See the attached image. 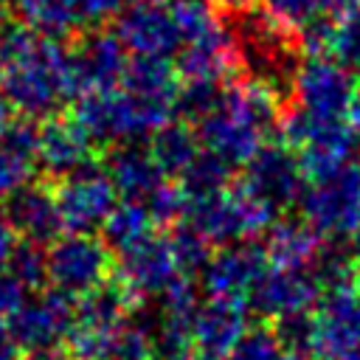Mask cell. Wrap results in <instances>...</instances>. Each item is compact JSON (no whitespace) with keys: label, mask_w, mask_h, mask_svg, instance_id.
<instances>
[{"label":"cell","mask_w":360,"mask_h":360,"mask_svg":"<svg viewBox=\"0 0 360 360\" xmlns=\"http://www.w3.org/2000/svg\"><path fill=\"white\" fill-rule=\"evenodd\" d=\"M6 273L11 278H17L25 290H37L45 278H48V253L34 245V242H17L8 264H6Z\"/></svg>","instance_id":"cell-31"},{"label":"cell","mask_w":360,"mask_h":360,"mask_svg":"<svg viewBox=\"0 0 360 360\" xmlns=\"http://www.w3.org/2000/svg\"><path fill=\"white\" fill-rule=\"evenodd\" d=\"M304 180L307 174L298 155L281 141H267L245 163L239 186L262 200L273 214H278L304 197Z\"/></svg>","instance_id":"cell-8"},{"label":"cell","mask_w":360,"mask_h":360,"mask_svg":"<svg viewBox=\"0 0 360 360\" xmlns=\"http://www.w3.org/2000/svg\"><path fill=\"white\" fill-rule=\"evenodd\" d=\"M143 307L141 298H135L115 276L90 290L87 295L79 298L76 304V323L98 332H118L124 329L132 315Z\"/></svg>","instance_id":"cell-21"},{"label":"cell","mask_w":360,"mask_h":360,"mask_svg":"<svg viewBox=\"0 0 360 360\" xmlns=\"http://www.w3.org/2000/svg\"><path fill=\"white\" fill-rule=\"evenodd\" d=\"M332 59L349 70H360V8H349L335 17V39Z\"/></svg>","instance_id":"cell-33"},{"label":"cell","mask_w":360,"mask_h":360,"mask_svg":"<svg viewBox=\"0 0 360 360\" xmlns=\"http://www.w3.org/2000/svg\"><path fill=\"white\" fill-rule=\"evenodd\" d=\"M6 217L22 242H53L62 231L53 186L48 180H31L6 200Z\"/></svg>","instance_id":"cell-15"},{"label":"cell","mask_w":360,"mask_h":360,"mask_svg":"<svg viewBox=\"0 0 360 360\" xmlns=\"http://www.w3.org/2000/svg\"><path fill=\"white\" fill-rule=\"evenodd\" d=\"M0 65L3 98L25 115H45L65 96L79 90L73 65L48 45H31L22 34H11L0 42Z\"/></svg>","instance_id":"cell-2"},{"label":"cell","mask_w":360,"mask_h":360,"mask_svg":"<svg viewBox=\"0 0 360 360\" xmlns=\"http://www.w3.org/2000/svg\"><path fill=\"white\" fill-rule=\"evenodd\" d=\"M0 360H20V346L11 340L8 329H0Z\"/></svg>","instance_id":"cell-41"},{"label":"cell","mask_w":360,"mask_h":360,"mask_svg":"<svg viewBox=\"0 0 360 360\" xmlns=\"http://www.w3.org/2000/svg\"><path fill=\"white\" fill-rule=\"evenodd\" d=\"M31 169L34 160L20 158L8 149H0V202H6L14 191H20L25 183H31Z\"/></svg>","instance_id":"cell-36"},{"label":"cell","mask_w":360,"mask_h":360,"mask_svg":"<svg viewBox=\"0 0 360 360\" xmlns=\"http://www.w3.org/2000/svg\"><path fill=\"white\" fill-rule=\"evenodd\" d=\"M281 98L262 82L242 79L225 84L219 107L197 124L200 146L228 166H245L281 121Z\"/></svg>","instance_id":"cell-1"},{"label":"cell","mask_w":360,"mask_h":360,"mask_svg":"<svg viewBox=\"0 0 360 360\" xmlns=\"http://www.w3.org/2000/svg\"><path fill=\"white\" fill-rule=\"evenodd\" d=\"M292 107L301 112L323 121H349L360 129V82L340 62L304 59L292 79Z\"/></svg>","instance_id":"cell-5"},{"label":"cell","mask_w":360,"mask_h":360,"mask_svg":"<svg viewBox=\"0 0 360 360\" xmlns=\"http://www.w3.org/2000/svg\"><path fill=\"white\" fill-rule=\"evenodd\" d=\"M146 211L152 217L155 225H172L177 219L186 217V194L180 188V183H169L163 180L149 197H146Z\"/></svg>","instance_id":"cell-35"},{"label":"cell","mask_w":360,"mask_h":360,"mask_svg":"<svg viewBox=\"0 0 360 360\" xmlns=\"http://www.w3.org/2000/svg\"><path fill=\"white\" fill-rule=\"evenodd\" d=\"M124 84L127 93L149 101V104H160V107H172L174 110V98H177V68H172L166 59L158 56H135L127 65L124 73Z\"/></svg>","instance_id":"cell-23"},{"label":"cell","mask_w":360,"mask_h":360,"mask_svg":"<svg viewBox=\"0 0 360 360\" xmlns=\"http://www.w3.org/2000/svg\"><path fill=\"white\" fill-rule=\"evenodd\" d=\"M22 301H25V287L17 278H11L6 270H0V329L8 326V321L22 307Z\"/></svg>","instance_id":"cell-38"},{"label":"cell","mask_w":360,"mask_h":360,"mask_svg":"<svg viewBox=\"0 0 360 360\" xmlns=\"http://www.w3.org/2000/svg\"><path fill=\"white\" fill-rule=\"evenodd\" d=\"M262 248L267 264L278 270H312L321 259V236L307 219H276Z\"/></svg>","instance_id":"cell-20"},{"label":"cell","mask_w":360,"mask_h":360,"mask_svg":"<svg viewBox=\"0 0 360 360\" xmlns=\"http://www.w3.org/2000/svg\"><path fill=\"white\" fill-rule=\"evenodd\" d=\"M357 343H360V292L354 290V284L323 290L318 307L312 309L309 354L318 360H332Z\"/></svg>","instance_id":"cell-11"},{"label":"cell","mask_w":360,"mask_h":360,"mask_svg":"<svg viewBox=\"0 0 360 360\" xmlns=\"http://www.w3.org/2000/svg\"><path fill=\"white\" fill-rule=\"evenodd\" d=\"M101 166H104L110 183L115 186V191L132 202H146V197L166 180L160 174V169L155 166L149 149H143L138 143L112 146Z\"/></svg>","instance_id":"cell-19"},{"label":"cell","mask_w":360,"mask_h":360,"mask_svg":"<svg viewBox=\"0 0 360 360\" xmlns=\"http://www.w3.org/2000/svg\"><path fill=\"white\" fill-rule=\"evenodd\" d=\"M281 357H284V346L276 329L270 323H259L245 332V338L233 346V352L225 360H281Z\"/></svg>","instance_id":"cell-34"},{"label":"cell","mask_w":360,"mask_h":360,"mask_svg":"<svg viewBox=\"0 0 360 360\" xmlns=\"http://www.w3.org/2000/svg\"><path fill=\"white\" fill-rule=\"evenodd\" d=\"M127 53L121 39L115 37H96L84 45V51L73 62V79L79 90L107 93L112 90L127 73Z\"/></svg>","instance_id":"cell-22"},{"label":"cell","mask_w":360,"mask_h":360,"mask_svg":"<svg viewBox=\"0 0 360 360\" xmlns=\"http://www.w3.org/2000/svg\"><path fill=\"white\" fill-rule=\"evenodd\" d=\"M169 8L177 22V31H180V48L188 42L205 39L222 28L217 8L208 0H174Z\"/></svg>","instance_id":"cell-28"},{"label":"cell","mask_w":360,"mask_h":360,"mask_svg":"<svg viewBox=\"0 0 360 360\" xmlns=\"http://www.w3.org/2000/svg\"><path fill=\"white\" fill-rule=\"evenodd\" d=\"M194 231H200L211 245H242L250 242L253 236L270 231L276 222V214L256 200L250 191H245L239 183L202 197V200H186V217H183Z\"/></svg>","instance_id":"cell-3"},{"label":"cell","mask_w":360,"mask_h":360,"mask_svg":"<svg viewBox=\"0 0 360 360\" xmlns=\"http://www.w3.org/2000/svg\"><path fill=\"white\" fill-rule=\"evenodd\" d=\"M301 208L321 239L360 242V166L346 163L332 177L312 183L301 197Z\"/></svg>","instance_id":"cell-6"},{"label":"cell","mask_w":360,"mask_h":360,"mask_svg":"<svg viewBox=\"0 0 360 360\" xmlns=\"http://www.w3.org/2000/svg\"><path fill=\"white\" fill-rule=\"evenodd\" d=\"M332 360H360V343L352 346V349H346V352H340V354L332 357Z\"/></svg>","instance_id":"cell-43"},{"label":"cell","mask_w":360,"mask_h":360,"mask_svg":"<svg viewBox=\"0 0 360 360\" xmlns=\"http://www.w3.org/2000/svg\"><path fill=\"white\" fill-rule=\"evenodd\" d=\"M262 8L281 28L295 34L304 22H309L315 17H340L354 6H352V0H262Z\"/></svg>","instance_id":"cell-27"},{"label":"cell","mask_w":360,"mask_h":360,"mask_svg":"<svg viewBox=\"0 0 360 360\" xmlns=\"http://www.w3.org/2000/svg\"><path fill=\"white\" fill-rule=\"evenodd\" d=\"M73 326H76L73 298L51 287L37 292L34 298H25L6 329L20 349L37 352V349H51L68 340Z\"/></svg>","instance_id":"cell-10"},{"label":"cell","mask_w":360,"mask_h":360,"mask_svg":"<svg viewBox=\"0 0 360 360\" xmlns=\"http://www.w3.org/2000/svg\"><path fill=\"white\" fill-rule=\"evenodd\" d=\"M172 107L141 101L129 93L107 90L87 93L76 110V121L90 135L93 143H132L146 132H158L169 124Z\"/></svg>","instance_id":"cell-4"},{"label":"cell","mask_w":360,"mask_h":360,"mask_svg":"<svg viewBox=\"0 0 360 360\" xmlns=\"http://www.w3.org/2000/svg\"><path fill=\"white\" fill-rule=\"evenodd\" d=\"M118 39L138 56L166 59L169 53L180 51V31L172 17V8L160 3L132 6L118 22Z\"/></svg>","instance_id":"cell-16"},{"label":"cell","mask_w":360,"mask_h":360,"mask_svg":"<svg viewBox=\"0 0 360 360\" xmlns=\"http://www.w3.org/2000/svg\"><path fill=\"white\" fill-rule=\"evenodd\" d=\"M152 326H155V323L129 321L124 329H118V332L112 335L107 360H155Z\"/></svg>","instance_id":"cell-32"},{"label":"cell","mask_w":360,"mask_h":360,"mask_svg":"<svg viewBox=\"0 0 360 360\" xmlns=\"http://www.w3.org/2000/svg\"><path fill=\"white\" fill-rule=\"evenodd\" d=\"M169 245H172L177 270H180V276H186V278L202 273V267H205L208 259L214 256L211 242H208L200 231H194L188 222L174 225V231L169 233Z\"/></svg>","instance_id":"cell-29"},{"label":"cell","mask_w":360,"mask_h":360,"mask_svg":"<svg viewBox=\"0 0 360 360\" xmlns=\"http://www.w3.org/2000/svg\"><path fill=\"white\" fill-rule=\"evenodd\" d=\"M264 270H267L264 248L253 242H242V245H228L217 250L202 267L200 278H202V290L208 292V298H228V301L248 304Z\"/></svg>","instance_id":"cell-14"},{"label":"cell","mask_w":360,"mask_h":360,"mask_svg":"<svg viewBox=\"0 0 360 360\" xmlns=\"http://www.w3.org/2000/svg\"><path fill=\"white\" fill-rule=\"evenodd\" d=\"M177 276L180 270H177L169 236H163L160 231H152L141 242L121 250L115 262V278L141 301L149 295L160 298Z\"/></svg>","instance_id":"cell-12"},{"label":"cell","mask_w":360,"mask_h":360,"mask_svg":"<svg viewBox=\"0 0 360 360\" xmlns=\"http://www.w3.org/2000/svg\"><path fill=\"white\" fill-rule=\"evenodd\" d=\"M8 124H11V115H8V101L0 96V132H3Z\"/></svg>","instance_id":"cell-42"},{"label":"cell","mask_w":360,"mask_h":360,"mask_svg":"<svg viewBox=\"0 0 360 360\" xmlns=\"http://www.w3.org/2000/svg\"><path fill=\"white\" fill-rule=\"evenodd\" d=\"M231 169L233 166H228L222 158L202 149L194 158V163L180 174V188H183L186 200H202V197H211V194L231 188L233 186Z\"/></svg>","instance_id":"cell-26"},{"label":"cell","mask_w":360,"mask_h":360,"mask_svg":"<svg viewBox=\"0 0 360 360\" xmlns=\"http://www.w3.org/2000/svg\"><path fill=\"white\" fill-rule=\"evenodd\" d=\"M93 141L76 118H51L39 129L37 160L45 174L62 180L82 166L93 163Z\"/></svg>","instance_id":"cell-17"},{"label":"cell","mask_w":360,"mask_h":360,"mask_svg":"<svg viewBox=\"0 0 360 360\" xmlns=\"http://www.w3.org/2000/svg\"><path fill=\"white\" fill-rule=\"evenodd\" d=\"M281 360H312L309 354H304V352H284V357Z\"/></svg>","instance_id":"cell-44"},{"label":"cell","mask_w":360,"mask_h":360,"mask_svg":"<svg viewBox=\"0 0 360 360\" xmlns=\"http://www.w3.org/2000/svg\"><path fill=\"white\" fill-rule=\"evenodd\" d=\"M22 360H73V354L62 346H51V349H37V352H28Z\"/></svg>","instance_id":"cell-40"},{"label":"cell","mask_w":360,"mask_h":360,"mask_svg":"<svg viewBox=\"0 0 360 360\" xmlns=\"http://www.w3.org/2000/svg\"><path fill=\"white\" fill-rule=\"evenodd\" d=\"M143 3H160V0H143Z\"/></svg>","instance_id":"cell-46"},{"label":"cell","mask_w":360,"mask_h":360,"mask_svg":"<svg viewBox=\"0 0 360 360\" xmlns=\"http://www.w3.org/2000/svg\"><path fill=\"white\" fill-rule=\"evenodd\" d=\"M248 304L208 298L194 318V349L211 357H228L248 332Z\"/></svg>","instance_id":"cell-18"},{"label":"cell","mask_w":360,"mask_h":360,"mask_svg":"<svg viewBox=\"0 0 360 360\" xmlns=\"http://www.w3.org/2000/svg\"><path fill=\"white\" fill-rule=\"evenodd\" d=\"M222 93H225L222 82H183L174 98V112L200 124L205 115H211L219 107Z\"/></svg>","instance_id":"cell-30"},{"label":"cell","mask_w":360,"mask_h":360,"mask_svg":"<svg viewBox=\"0 0 360 360\" xmlns=\"http://www.w3.org/2000/svg\"><path fill=\"white\" fill-rule=\"evenodd\" d=\"M200 152L202 146H200L197 129H191L183 121H169L166 127L152 132V141H149V155L163 177H180Z\"/></svg>","instance_id":"cell-24"},{"label":"cell","mask_w":360,"mask_h":360,"mask_svg":"<svg viewBox=\"0 0 360 360\" xmlns=\"http://www.w3.org/2000/svg\"><path fill=\"white\" fill-rule=\"evenodd\" d=\"M53 194H56L62 228H68V233H93L107 222L110 211L118 205L115 202L118 191L110 183L104 166H98L96 160L56 180Z\"/></svg>","instance_id":"cell-9"},{"label":"cell","mask_w":360,"mask_h":360,"mask_svg":"<svg viewBox=\"0 0 360 360\" xmlns=\"http://www.w3.org/2000/svg\"><path fill=\"white\" fill-rule=\"evenodd\" d=\"M17 242H20L17 231L11 228L6 211H0V270H6V264H8V259H11L14 248H17Z\"/></svg>","instance_id":"cell-39"},{"label":"cell","mask_w":360,"mask_h":360,"mask_svg":"<svg viewBox=\"0 0 360 360\" xmlns=\"http://www.w3.org/2000/svg\"><path fill=\"white\" fill-rule=\"evenodd\" d=\"M321 295L323 290L312 270H278L267 264L248 304L267 321H284L295 315H309L318 307Z\"/></svg>","instance_id":"cell-13"},{"label":"cell","mask_w":360,"mask_h":360,"mask_svg":"<svg viewBox=\"0 0 360 360\" xmlns=\"http://www.w3.org/2000/svg\"><path fill=\"white\" fill-rule=\"evenodd\" d=\"M155 228H158V225L152 222L146 205H143V202H132V200H121V202L110 211L107 222L101 225L104 242H107L110 250H115V253H121V250H127L129 245L141 242V239L149 236Z\"/></svg>","instance_id":"cell-25"},{"label":"cell","mask_w":360,"mask_h":360,"mask_svg":"<svg viewBox=\"0 0 360 360\" xmlns=\"http://www.w3.org/2000/svg\"><path fill=\"white\" fill-rule=\"evenodd\" d=\"M73 3L79 6V0H25L28 17L37 20L45 28H65L70 14H73Z\"/></svg>","instance_id":"cell-37"},{"label":"cell","mask_w":360,"mask_h":360,"mask_svg":"<svg viewBox=\"0 0 360 360\" xmlns=\"http://www.w3.org/2000/svg\"><path fill=\"white\" fill-rule=\"evenodd\" d=\"M191 360H225V357H211V354H200V352H197Z\"/></svg>","instance_id":"cell-45"},{"label":"cell","mask_w":360,"mask_h":360,"mask_svg":"<svg viewBox=\"0 0 360 360\" xmlns=\"http://www.w3.org/2000/svg\"><path fill=\"white\" fill-rule=\"evenodd\" d=\"M48 253V281L68 298H82L115 270L112 250L104 239L93 233H65L51 242Z\"/></svg>","instance_id":"cell-7"}]
</instances>
